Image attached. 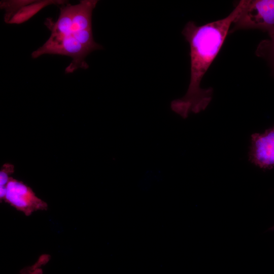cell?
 Returning a JSON list of instances; mask_svg holds the SVG:
<instances>
[{"mask_svg": "<svg viewBox=\"0 0 274 274\" xmlns=\"http://www.w3.org/2000/svg\"><path fill=\"white\" fill-rule=\"evenodd\" d=\"M239 10L238 3L226 17L202 25L188 22L182 33L190 46V80L185 95L173 100L172 110L183 118L191 113H198L209 105L213 89H202L201 81L219 52Z\"/></svg>", "mask_w": 274, "mask_h": 274, "instance_id": "cell-1", "label": "cell"}, {"mask_svg": "<svg viewBox=\"0 0 274 274\" xmlns=\"http://www.w3.org/2000/svg\"><path fill=\"white\" fill-rule=\"evenodd\" d=\"M98 1H80L73 5L65 3L60 6L58 19L47 18L45 24L51 35L43 46L31 53L33 58L44 54L67 56L72 60L65 70L71 73L79 68L86 69L85 59L91 52L103 49L93 39L92 14Z\"/></svg>", "mask_w": 274, "mask_h": 274, "instance_id": "cell-2", "label": "cell"}, {"mask_svg": "<svg viewBox=\"0 0 274 274\" xmlns=\"http://www.w3.org/2000/svg\"><path fill=\"white\" fill-rule=\"evenodd\" d=\"M229 33L242 29H258L274 33V0H242Z\"/></svg>", "mask_w": 274, "mask_h": 274, "instance_id": "cell-3", "label": "cell"}, {"mask_svg": "<svg viewBox=\"0 0 274 274\" xmlns=\"http://www.w3.org/2000/svg\"><path fill=\"white\" fill-rule=\"evenodd\" d=\"M4 200L27 216L48 209L47 203L38 197L31 188L12 177L7 185Z\"/></svg>", "mask_w": 274, "mask_h": 274, "instance_id": "cell-4", "label": "cell"}, {"mask_svg": "<svg viewBox=\"0 0 274 274\" xmlns=\"http://www.w3.org/2000/svg\"><path fill=\"white\" fill-rule=\"evenodd\" d=\"M249 160L263 169L274 167V126L263 133L251 135Z\"/></svg>", "mask_w": 274, "mask_h": 274, "instance_id": "cell-5", "label": "cell"}, {"mask_svg": "<svg viewBox=\"0 0 274 274\" xmlns=\"http://www.w3.org/2000/svg\"><path fill=\"white\" fill-rule=\"evenodd\" d=\"M63 1H31L13 14L8 23L20 24L28 20L43 8L52 4L60 6L66 2Z\"/></svg>", "mask_w": 274, "mask_h": 274, "instance_id": "cell-6", "label": "cell"}, {"mask_svg": "<svg viewBox=\"0 0 274 274\" xmlns=\"http://www.w3.org/2000/svg\"><path fill=\"white\" fill-rule=\"evenodd\" d=\"M269 36V39L263 40L259 44L256 54L267 59L274 70V33Z\"/></svg>", "mask_w": 274, "mask_h": 274, "instance_id": "cell-7", "label": "cell"}, {"mask_svg": "<svg viewBox=\"0 0 274 274\" xmlns=\"http://www.w3.org/2000/svg\"><path fill=\"white\" fill-rule=\"evenodd\" d=\"M15 170L14 165L11 163H6L3 165L0 170V199L4 200L6 188L10 179L11 175Z\"/></svg>", "mask_w": 274, "mask_h": 274, "instance_id": "cell-8", "label": "cell"}, {"mask_svg": "<svg viewBox=\"0 0 274 274\" xmlns=\"http://www.w3.org/2000/svg\"><path fill=\"white\" fill-rule=\"evenodd\" d=\"M268 230H271V231L274 230V226H273L271 227L270 228H269Z\"/></svg>", "mask_w": 274, "mask_h": 274, "instance_id": "cell-9", "label": "cell"}]
</instances>
